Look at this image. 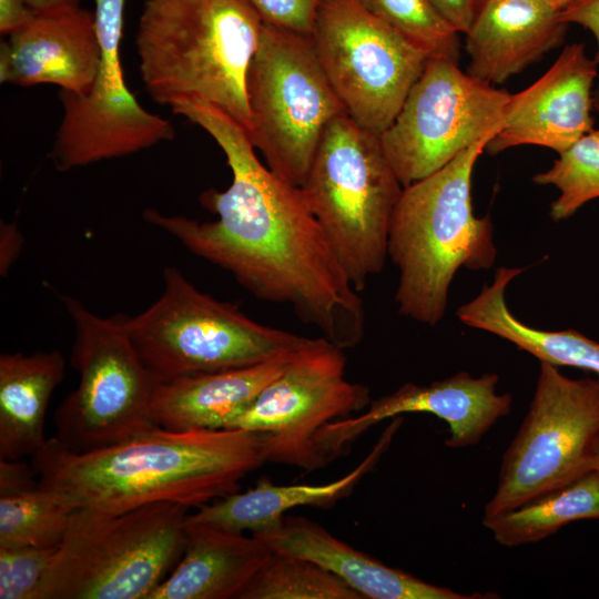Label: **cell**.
I'll list each match as a JSON object with an SVG mask.
<instances>
[{
    "label": "cell",
    "mask_w": 599,
    "mask_h": 599,
    "mask_svg": "<svg viewBox=\"0 0 599 599\" xmlns=\"http://www.w3.org/2000/svg\"><path fill=\"white\" fill-rule=\"evenodd\" d=\"M205 130L225 154L232 183L200 194L215 221L145 209L143 219L196 256L227 271L256 298L288 306L342 349L365 335V306L300 186L262 164L244 129L221 110L173 111Z\"/></svg>",
    "instance_id": "1"
},
{
    "label": "cell",
    "mask_w": 599,
    "mask_h": 599,
    "mask_svg": "<svg viewBox=\"0 0 599 599\" xmlns=\"http://www.w3.org/2000/svg\"><path fill=\"white\" fill-rule=\"evenodd\" d=\"M30 458L42 486L108 515L155 502L200 508L238 491L241 480L267 463L260 433L159 426L84 453L62 449L49 438Z\"/></svg>",
    "instance_id": "2"
},
{
    "label": "cell",
    "mask_w": 599,
    "mask_h": 599,
    "mask_svg": "<svg viewBox=\"0 0 599 599\" xmlns=\"http://www.w3.org/2000/svg\"><path fill=\"white\" fill-rule=\"evenodd\" d=\"M264 22L251 0H146L135 48L151 99L214 106L247 133L246 77Z\"/></svg>",
    "instance_id": "3"
},
{
    "label": "cell",
    "mask_w": 599,
    "mask_h": 599,
    "mask_svg": "<svg viewBox=\"0 0 599 599\" xmlns=\"http://www.w3.org/2000/svg\"><path fill=\"white\" fill-rule=\"evenodd\" d=\"M491 138L402 191L392 217L388 257L399 272L394 300L405 317L435 326L445 315L457 271L487 270L496 261L491 221L488 215L477 217L471 202L473 171Z\"/></svg>",
    "instance_id": "4"
},
{
    "label": "cell",
    "mask_w": 599,
    "mask_h": 599,
    "mask_svg": "<svg viewBox=\"0 0 599 599\" xmlns=\"http://www.w3.org/2000/svg\"><path fill=\"white\" fill-rule=\"evenodd\" d=\"M162 276L159 298L143 312L125 315L129 336L156 385L293 358L321 338L257 323L236 305L197 290L174 266Z\"/></svg>",
    "instance_id": "5"
},
{
    "label": "cell",
    "mask_w": 599,
    "mask_h": 599,
    "mask_svg": "<svg viewBox=\"0 0 599 599\" xmlns=\"http://www.w3.org/2000/svg\"><path fill=\"white\" fill-rule=\"evenodd\" d=\"M189 510L175 502L114 515L78 509L37 599H149L183 556Z\"/></svg>",
    "instance_id": "6"
},
{
    "label": "cell",
    "mask_w": 599,
    "mask_h": 599,
    "mask_svg": "<svg viewBox=\"0 0 599 599\" xmlns=\"http://www.w3.org/2000/svg\"><path fill=\"white\" fill-rule=\"evenodd\" d=\"M305 200L357 292L379 274L404 186L376 134L346 112L326 126L305 182Z\"/></svg>",
    "instance_id": "7"
},
{
    "label": "cell",
    "mask_w": 599,
    "mask_h": 599,
    "mask_svg": "<svg viewBox=\"0 0 599 599\" xmlns=\"http://www.w3.org/2000/svg\"><path fill=\"white\" fill-rule=\"evenodd\" d=\"M73 326L71 364L78 386L61 402L51 438L60 448L84 453L131 439L156 425L151 402L156 384L125 327V315L100 316L61 295Z\"/></svg>",
    "instance_id": "8"
},
{
    "label": "cell",
    "mask_w": 599,
    "mask_h": 599,
    "mask_svg": "<svg viewBox=\"0 0 599 599\" xmlns=\"http://www.w3.org/2000/svg\"><path fill=\"white\" fill-rule=\"evenodd\" d=\"M246 95L248 140L274 173L301 187L326 126L345 112L311 38L264 23Z\"/></svg>",
    "instance_id": "9"
},
{
    "label": "cell",
    "mask_w": 599,
    "mask_h": 599,
    "mask_svg": "<svg viewBox=\"0 0 599 599\" xmlns=\"http://www.w3.org/2000/svg\"><path fill=\"white\" fill-rule=\"evenodd\" d=\"M599 379H573L540 362L529 410L504 454L485 517L518 508L595 470Z\"/></svg>",
    "instance_id": "10"
},
{
    "label": "cell",
    "mask_w": 599,
    "mask_h": 599,
    "mask_svg": "<svg viewBox=\"0 0 599 599\" xmlns=\"http://www.w3.org/2000/svg\"><path fill=\"white\" fill-rule=\"evenodd\" d=\"M309 38L345 112L376 134L392 124L429 59L359 0H324Z\"/></svg>",
    "instance_id": "11"
},
{
    "label": "cell",
    "mask_w": 599,
    "mask_h": 599,
    "mask_svg": "<svg viewBox=\"0 0 599 599\" xmlns=\"http://www.w3.org/2000/svg\"><path fill=\"white\" fill-rule=\"evenodd\" d=\"M510 94L458 68L429 58L392 124L379 134L402 185L438 171L504 123Z\"/></svg>",
    "instance_id": "12"
},
{
    "label": "cell",
    "mask_w": 599,
    "mask_h": 599,
    "mask_svg": "<svg viewBox=\"0 0 599 599\" xmlns=\"http://www.w3.org/2000/svg\"><path fill=\"white\" fill-rule=\"evenodd\" d=\"M368 387L346 378L344 349L321 336L297 355L230 425L263 435L270 463L321 468L315 437L328 423L365 410Z\"/></svg>",
    "instance_id": "13"
},
{
    "label": "cell",
    "mask_w": 599,
    "mask_h": 599,
    "mask_svg": "<svg viewBox=\"0 0 599 599\" xmlns=\"http://www.w3.org/2000/svg\"><path fill=\"white\" fill-rule=\"evenodd\" d=\"M498 380L495 373L473 377L459 372L429 385L406 383L392 394L370 400L361 415L325 425L314 441L318 463L325 466L370 427L405 413H429L445 420L450 432L448 447L475 445L510 412L511 395L496 393Z\"/></svg>",
    "instance_id": "14"
},
{
    "label": "cell",
    "mask_w": 599,
    "mask_h": 599,
    "mask_svg": "<svg viewBox=\"0 0 599 599\" xmlns=\"http://www.w3.org/2000/svg\"><path fill=\"white\" fill-rule=\"evenodd\" d=\"M598 67L582 43L566 47L545 74L510 94L504 123L485 151L494 155L526 144L558 153L567 150L592 129V87Z\"/></svg>",
    "instance_id": "15"
},
{
    "label": "cell",
    "mask_w": 599,
    "mask_h": 599,
    "mask_svg": "<svg viewBox=\"0 0 599 599\" xmlns=\"http://www.w3.org/2000/svg\"><path fill=\"white\" fill-rule=\"evenodd\" d=\"M94 11L79 7L35 13L0 44V82L54 84L87 94L100 67Z\"/></svg>",
    "instance_id": "16"
},
{
    "label": "cell",
    "mask_w": 599,
    "mask_h": 599,
    "mask_svg": "<svg viewBox=\"0 0 599 599\" xmlns=\"http://www.w3.org/2000/svg\"><path fill=\"white\" fill-rule=\"evenodd\" d=\"M560 13L550 0H484L465 33L467 73L500 84L539 61L564 41Z\"/></svg>",
    "instance_id": "17"
},
{
    "label": "cell",
    "mask_w": 599,
    "mask_h": 599,
    "mask_svg": "<svg viewBox=\"0 0 599 599\" xmlns=\"http://www.w3.org/2000/svg\"><path fill=\"white\" fill-rule=\"evenodd\" d=\"M253 536L272 551L302 557L317 564L343 580L363 599L490 598L480 593L455 592L388 567L304 517L286 516L278 530Z\"/></svg>",
    "instance_id": "18"
},
{
    "label": "cell",
    "mask_w": 599,
    "mask_h": 599,
    "mask_svg": "<svg viewBox=\"0 0 599 599\" xmlns=\"http://www.w3.org/2000/svg\"><path fill=\"white\" fill-rule=\"evenodd\" d=\"M403 418L394 417L370 453L343 477L322 485H275L260 478L246 491H235L217 498L187 515L186 521L210 525L232 532L252 535L278 530L288 510L302 507H331L352 494L355 486L369 473L388 447Z\"/></svg>",
    "instance_id": "19"
},
{
    "label": "cell",
    "mask_w": 599,
    "mask_h": 599,
    "mask_svg": "<svg viewBox=\"0 0 599 599\" xmlns=\"http://www.w3.org/2000/svg\"><path fill=\"white\" fill-rule=\"evenodd\" d=\"M295 357L158 384L151 402L152 420L172 430L229 429Z\"/></svg>",
    "instance_id": "20"
},
{
    "label": "cell",
    "mask_w": 599,
    "mask_h": 599,
    "mask_svg": "<svg viewBox=\"0 0 599 599\" xmlns=\"http://www.w3.org/2000/svg\"><path fill=\"white\" fill-rule=\"evenodd\" d=\"M183 556L149 599H238L271 556L260 539L185 521Z\"/></svg>",
    "instance_id": "21"
},
{
    "label": "cell",
    "mask_w": 599,
    "mask_h": 599,
    "mask_svg": "<svg viewBox=\"0 0 599 599\" xmlns=\"http://www.w3.org/2000/svg\"><path fill=\"white\" fill-rule=\"evenodd\" d=\"M59 99L63 112L49 158L60 172L131 155L175 136L166 119L143 106L130 112H101L68 90H60Z\"/></svg>",
    "instance_id": "22"
},
{
    "label": "cell",
    "mask_w": 599,
    "mask_h": 599,
    "mask_svg": "<svg viewBox=\"0 0 599 599\" xmlns=\"http://www.w3.org/2000/svg\"><path fill=\"white\" fill-rule=\"evenodd\" d=\"M64 372L57 349L0 355V458L32 457L44 446L45 413Z\"/></svg>",
    "instance_id": "23"
},
{
    "label": "cell",
    "mask_w": 599,
    "mask_h": 599,
    "mask_svg": "<svg viewBox=\"0 0 599 599\" xmlns=\"http://www.w3.org/2000/svg\"><path fill=\"white\" fill-rule=\"evenodd\" d=\"M524 268L501 266L490 285L461 305L457 316L465 325L501 337L540 362L571 366L599 375V343L575 329L544 331L526 325L508 308L506 288Z\"/></svg>",
    "instance_id": "24"
},
{
    "label": "cell",
    "mask_w": 599,
    "mask_h": 599,
    "mask_svg": "<svg viewBox=\"0 0 599 599\" xmlns=\"http://www.w3.org/2000/svg\"><path fill=\"white\" fill-rule=\"evenodd\" d=\"M579 519H599V471L547 493L518 508L484 517L497 542L515 547L536 542Z\"/></svg>",
    "instance_id": "25"
},
{
    "label": "cell",
    "mask_w": 599,
    "mask_h": 599,
    "mask_svg": "<svg viewBox=\"0 0 599 599\" xmlns=\"http://www.w3.org/2000/svg\"><path fill=\"white\" fill-rule=\"evenodd\" d=\"M80 504L70 495L40 483L0 496V548L58 547Z\"/></svg>",
    "instance_id": "26"
},
{
    "label": "cell",
    "mask_w": 599,
    "mask_h": 599,
    "mask_svg": "<svg viewBox=\"0 0 599 599\" xmlns=\"http://www.w3.org/2000/svg\"><path fill=\"white\" fill-rule=\"evenodd\" d=\"M238 599H363L317 564L272 551Z\"/></svg>",
    "instance_id": "27"
},
{
    "label": "cell",
    "mask_w": 599,
    "mask_h": 599,
    "mask_svg": "<svg viewBox=\"0 0 599 599\" xmlns=\"http://www.w3.org/2000/svg\"><path fill=\"white\" fill-rule=\"evenodd\" d=\"M362 4L428 58L458 63L459 32L430 0H359Z\"/></svg>",
    "instance_id": "28"
},
{
    "label": "cell",
    "mask_w": 599,
    "mask_h": 599,
    "mask_svg": "<svg viewBox=\"0 0 599 599\" xmlns=\"http://www.w3.org/2000/svg\"><path fill=\"white\" fill-rule=\"evenodd\" d=\"M532 181L555 185L560 195L550 205V216L559 222L572 216L583 204L599 197V129H591L567 150L552 166Z\"/></svg>",
    "instance_id": "29"
},
{
    "label": "cell",
    "mask_w": 599,
    "mask_h": 599,
    "mask_svg": "<svg viewBox=\"0 0 599 599\" xmlns=\"http://www.w3.org/2000/svg\"><path fill=\"white\" fill-rule=\"evenodd\" d=\"M55 548H0V599H37Z\"/></svg>",
    "instance_id": "30"
},
{
    "label": "cell",
    "mask_w": 599,
    "mask_h": 599,
    "mask_svg": "<svg viewBox=\"0 0 599 599\" xmlns=\"http://www.w3.org/2000/svg\"><path fill=\"white\" fill-rule=\"evenodd\" d=\"M266 24L311 35L324 0H251Z\"/></svg>",
    "instance_id": "31"
},
{
    "label": "cell",
    "mask_w": 599,
    "mask_h": 599,
    "mask_svg": "<svg viewBox=\"0 0 599 599\" xmlns=\"http://www.w3.org/2000/svg\"><path fill=\"white\" fill-rule=\"evenodd\" d=\"M560 17L568 24L578 23L591 31L598 43L599 64V0H573L561 10ZM593 106L599 112V80L593 94Z\"/></svg>",
    "instance_id": "32"
},
{
    "label": "cell",
    "mask_w": 599,
    "mask_h": 599,
    "mask_svg": "<svg viewBox=\"0 0 599 599\" xmlns=\"http://www.w3.org/2000/svg\"><path fill=\"white\" fill-rule=\"evenodd\" d=\"M31 463L0 458V496L10 495L39 484Z\"/></svg>",
    "instance_id": "33"
},
{
    "label": "cell",
    "mask_w": 599,
    "mask_h": 599,
    "mask_svg": "<svg viewBox=\"0 0 599 599\" xmlns=\"http://www.w3.org/2000/svg\"><path fill=\"white\" fill-rule=\"evenodd\" d=\"M430 2L459 33H466L484 0H430Z\"/></svg>",
    "instance_id": "34"
},
{
    "label": "cell",
    "mask_w": 599,
    "mask_h": 599,
    "mask_svg": "<svg viewBox=\"0 0 599 599\" xmlns=\"http://www.w3.org/2000/svg\"><path fill=\"white\" fill-rule=\"evenodd\" d=\"M23 235L16 222H0V275L7 276L23 248Z\"/></svg>",
    "instance_id": "35"
},
{
    "label": "cell",
    "mask_w": 599,
    "mask_h": 599,
    "mask_svg": "<svg viewBox=\"0 0 599 599\" xmlns=\"http://www.w3.org/2000/svg\"><path fill=\"white\" fill-rule=\"evenodd\" d=\"M29 0H0V33L10 35L34 17Z\"/></svg>",
    "instance_id": "36"
},
{
    "label": "cell",
    "mask_w": 599,
    "mask_h": 599,
    "mask_svg": "<svg viewBox=\"0 0 599 599\" xmlns=\"http://www.w3.org/2000/svg\"><path fill=\"white\" fill-rule=\"evenodd\" d=\"M81 0H29L35 13L55 11L65 8L79 7Z\"/></svg>",
    "instance_id": "37"
},
{
    "label": "cell",
    "mask_w": 599,
    "mask_h": 599,
    "mask_svg": "<svg viewBox=\"0 0 599 599\" xmlns=\"http://www.w3.org/2000/svg\"><path fill=\"white\" fill-rule=\"evenodd\" d=\"M550 1L562 10L573 0H550Z\"/></svg>",
    "instance_id": "38"
},
{
    "label": "cell",
    "mask_w": 599,
    "mask_h": 599,
    "mask_svg": "<svg viewBox=\"0 0 599 599\" xmlns=\"http://www.w3.org/2000/svg\"><path fill=\"white\" fill-rule=\"evenodd\" d=\"M595 470L599 471V439L596 445Z\"/></svg>",
    "instance_id": "39"
}]
</instances>
